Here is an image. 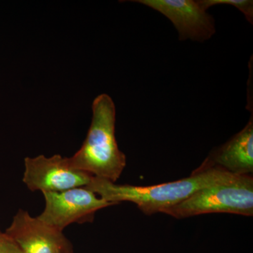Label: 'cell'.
Wrapping results in <instances>:
<instances>
[{
    "label": "cell",
    "instance_id": "obj_1",
    "mask_svg": "<svg viewBox=\"0 0 253 253\" xmlns=\"http://www.w3.org/2000/svg\"><path fill=\"white\" fill-rule=\"evenodd\" d=\"M238 176L214 166L206 158L191 176L177 181L147 186L118 185L107 179L93 176L86 188L108 202L133 203L141 212L151 215L164 212L199 190L228 182Z\"/></svg>",
    "mask_w": 253,
    "mask_h": 253
},
{
    "label": "cell",
    "instance_id": "obj_2",
    "mask_svg": "<svg viewBox=\"0 0 253 253\" xmlns=\"http://www.w3.org/2000/svg\"><path fill=\"white\" fill-rule=\"evenodd\" d=\"M92 118L85 140L68 158L76 169L116 183L126 166V156L116 137V111L109 95L101 94L92 103Z\"/></svg>",
    "mask_w": 253,
    "mask_h": 253
},
{
    "label": "cell",
    "instance_id": "obj_3",
    "mask_svg": "<svg viewBox=\"0 0 253 253\" xmlns=\"http://www.w3.org/2000/svg\"><path fill=\"white\" fill-rule=\"evenodd\" d=\"M163 213L177 219L209 213H231L252 217L253 175H239L228 182L199 190Z\"/></svg>",
    "mask_w": 253,
    "mask_h": 253
},
{
    "label": "cell",
    "instance_id": "obj_4",
    "mask_svg": "<svg viewBox=\"0 0 253 253\" xmlns=\"http://www.w3.org/2000/svg\"><path fill=\"white\" fill-rule=\"evenodd\" d=\"M42 193L45 208L38 218L61 231L73 223L91 221L96 211L117 205L105 201L86 187Z\"/></svg>",
    "mask_w": 253,
    "mask_h": 253
},
{
    "label": "cell",
    "instance_id": "obj_5",
    "mask_svg": "<svg viewBox=\"0 0 253 253\" xmlns=\"http://www.w3.org/2000/svg\"><path fill=\"white\" fill-rule=\"evenodd\" d=\"M23 181L31 191L60 192L73 188L86 187L93 176L76 169L68 158L54 155L46 158L43 155L25 159Z\"/></svg>",
    "mask_w": 253,
    "mask_h": 253
},
{
    "label": "cell",
    "instance_id": "obj_6",
    "mask_svg": "<svg viewBox=\"0 0 253 253\" xmlns=\"http://www.w3.org/2000/svg\"><path fill=\"white\" fill-rule=\"evenodd\" d=\"M167 17L179 33V41L204 42L216 33L214 20L199 0H136Z\"/></svg>",
    "mask_w": 253,
    "mask_h": 253
},
{
    "label": "cell",
    "instance_id": "obj_7",
    "mask_svg": "<svg viewBox=\"0 0 253 253\" xmlns=\"http://www.w3.org/2000/svg\"><path fill=\"white\" fill-rule=\"evenodd\" d=\"M6 234L23 253H70L69 242L57 230L19 210L6 229Z\"/></svg>",
    "mask_w": 253,
    "mask_h": 253
},
{
    "label": "cell",
    "instance_id": "obj_8",
    "mask_svg": "<svg viewBox=\"0 0 253 253\" xmlns=\"http://www.w3.org/2000/svg\"><path fill=\"white\" fill-rule=\"evenodd\" d=\"M230 140L214 150L207 158L214 166L236 175L253 174V117Z\"/></svg>",
    "mask_w": 253,
    "mask_h": 253
},
{
    "label": "cell",
    "instance_id": "obj_9",
    "mask_svg": "<svg viewBox=\"0 0 253 253\" xmlns=\"http://www.w3.org/2000/svg\"><path fill=\"white\" fill-rule=\"evenodd\" d=\"M200 4L207 11L215 5H231L240 10L250 23H253V1L252 0H199Z\"/></svg>",
    "mask_w": 253,
    "mask_h": 253
},
{
    "label": "cell",
    "instance_id": "obj_10",
    "mask_svg": "<svg viewBox=\"0 0 253 253\" xmlns=\"http://www.w3.org/2000/svg\"><path fill=\"white\" fill-rule=\"evenodd\" d=\"M0 253H23L11 238L0 231Z\"/></svg>",
    "mask_w": 253,
    "mask_h": 253
}]
</instances>
